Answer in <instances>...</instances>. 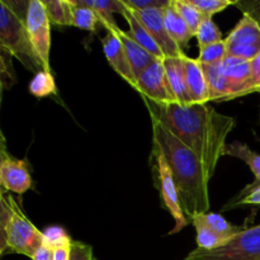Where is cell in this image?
<instances>
[{
    "mask_svg": "<svg viewBox=\"0 0 260 260\" xmlns=\"http://www.w3.org/2000/svg\"><path fill=\"white\" fill-rule=\"evenodd\" d=\"M236 7L243 12V14H248L254 19L260 18V0H249V2H236Z\"/></svg>",
    "mask_w": 260,
    "mask_h": 260,
    "instance_id": "e575fe53",
    "label": "cell"
},
{
    "mask_svg": "<svg viewBox=\"0 0 260 260\" xmlns=\"http://www.w3.org/2000/svg\"><path fill=\"white\" fill-rule=\"evenodd\" d=\"M131 12L149 30L155 42L161 48L165 57H183V56H185L184 51L170 37L169 32L165 27L164 9H149L141 10V12L131 10Z\"/></svg>",
    "mask_w": 260,
    "mask_h": 260,
    "instance_id": "8fae6325",
    "label": "cell"
},
{
    "mask_svg": "<svg viewBox=\"0 0 260 260\" xmlns=\"http://www.w3.org/2000/svg\"><path fill=\"white\" fill-rule=\"evenodd\" d=\"M164 22L170 37H172L173 40L177 42V45L184 51L185 48L188 47L189 41L192 40V37L194 35H193L192 30L189 29L187 23H185L184 20H183V18L180 17L179 13H178L177 10H175V8L173 7V0L172 4H170L167 9H164Z\"/></svg>",
    "mask_w": 260,
    "mask_h": 260,
    "instance_id": "ffe728a7",
    "label": "cell"
},
{
    "mask_svg": "<svg viewBox=\"0 0 260 260\" xmlns=\"http://www.w3.org/2000/svg\"><path fill=\"white\" fill-rule=\"evenodd\" d=\"M137 91L144 98L157 104H172L175 103L174 95L170 90L168 83L167 71H165L162 60H156L145 73L137 79L135 86Z\"/></svg>",
    "mask_w": 260,
    "mask_h": 260,
    "instance_id": "30bf717a",
    "label": "cell"
},
{
    "mask_svg": "<svg viewBox=\"0 0 260 260\" xmlns=\"http://www.w3.org/2000/svg\"><path fill=\"white\" fill-rule=\"evenodd\" d=\"M43 236H45V245H47L50 249L73 241L68 233L61 228H48L47 230L43 231Z\"/></svg>",
    "mask_w": 260,
    "mask_h": 260,
    "instance_id": "d6a6232c",
    "label": "cell"
},
{
    "mask_svg": "<svg viewBox=\"0 0 260 260\" xmlns=\"http://www.w3.org/2000/svg\"><path fill=\"white\" fill-rule=\"evenodd\" d=\"M152 121V149L164 156L172 170L184 215L188 221L210 210L207 178L198 157L156 119Z\"/></svg>",
    "mask_w": 260,
    "mask_h": 260,
    "instance_id": "7a4b0ae2",
    "label": "cell"
},
{
    "mask_svg": "<svg viewBox=\"0 0 260 260\" xmlns=\"http://www.w3.org/2000/svg\"><path fill=\"white\" fill-rule=\"evenodd\" d=\"M183 57H165L162 60V63H164L165 71H167L168 83H169L173 95H174L175 103L179 106L188 107L192 106L193 101L190 98L189 90H188Z\"/></svg>",
    "mask_w": 260,
    "mask_h": 260,
    "instance_id": "5bb4252c",
    "label": "cell"
},
{
    "mask_svg": "<svg viewBox=\"0 0 260 260\" xmlns=\"http://www.w3.org/2000/svg\"><path fill=\"white\" fill-rule=\"evenodd\" d=\"M123 18L126 19L127 24H128L129 27V30L127 33H128L140 46H142L145 50L149 51L151 55H154L157 60H164L165 56L164 53H162L161 48H160L159 45L155 42V40L151 37L149 30L145 28V25L137 19L136 15H135L128 8H126V10H124Z\"/></svg>",
    "mask_w": 260,
    "mask_h": 260,
    "instance_id": "d6986e66",
    "label": "cell"
},
{
    "mask_svg": "<svg viewBox=\"0 0 260 260\" xmlns=\"http://www.w3.org/2000/svg\"><path fill=\"white\" fill-rule=\"evenodd\" d=\"M0 47L3 52L18 58L28 70H43L30 43L25 20L15 14L5 0L0 2Z\"/></svg>",
    "mask_w": 260,
    "mask_h": 260,
    "instance_id": "277c9868",
    "label": "cell"
},
{
    "mask_svg": "<svg viewBox=\"0 0 260 260\" xmlns=\"http://www.w3.org/2000/svg\"><path fill=\"white\" fill-rule=\"evenodd\" d=\"M190 221H192L193 226H194L196 231H197L198 249H202V250H215V249L222 248L229 241L233 240V239L225 238V236L213 231L206 223H203L200 218L193 217Z\"/></svg>",
    "mask_w": 260,
    "mask_h": 260,
    "instance_id": "7402d4cb",
    "label": "cell"
},
{
    "mask_svg": "<svg viewBox=\"0 0 260 260\" xmlns=\"http://www.w3.org/2000/svg\"><path fill=\"white\" fill-rule=\"evenodd\" d=\"M238 206H260V185L249 190H241L240 194H238L231 202H229L228 206L222 208V211L231 210Z\"/></svg>",
    "mask_w": 260,
    "mask_h": 260,
    "instance_id": "4dcf8cb0",
    "label": "cell"
},
{
    "mask_svg": "<svg viewBox=\"0 0 260 260\" xmlns=\"http://www.w3.org/2000/svg\"><path fill=\"white\" fill-rule=\"evenodd\" d=\"M69 2L71 4V19L74 27L94 32L96 29V24L101 23L96 13L90 8L79 5L75 0H69Z\"/></svg>",
    "mask_w": 260,
    "mask_h": 260,
    "instance_id": "d4e9b609",
    "label": "cell"
},
{
    "mask_svg": "<svg viewBox=\"0 0 260 260\" xmlns=\"http://www.w3.org/2000/svg\"><path fill=\"white\" fill-rule=\"evenodd\" d=\"M184 260H260V223L245 228L222 248L196 249Z\"/></svg>",
    "mask_w": 260,
    "mask_h": 260,
    "instance_id": "5b68a950",
    "label": "cell"
},
{
    "mask_svg": "<svg viewBox=\"0 0 260 260\" xmlns=\"http://www.w3.org/2000/svg\"><path fill=\"white\" fill-rule=\"evenodd\" d=\"M225 155L238 157V159L246 162L248 167L250 168L251 173L254 174V177H255V182L244 188L243 190H249L251 188L260 185V154L253 151L246 144H243L240 141H234L228 144L225 149Z\"/></svg>",
    "mask_w": 260,
    "mask_h": 260,
    "instance_id": "44dd1931",
    "label": "cell"
},
{
    "mask_svg": "<svg viewBox=\"0 0 260 260\" xmlns=\"http://www.w3.org/2000/svg\"><path fill=\"white\" fill-rule=\"evenodd\" d=\"M256 20H258V23H259V25H260V18H256Z\"/></svg>",
    "mask_w": 260,
    "mask_h": 260,
    "instance_id": "f35d334b",
    "label": "cell"
},
{
    "mask_svg": "<svg viewBox=\"0 0 260 260\" xmlns=\"http://www.w3.org/2000/svg\"><path fill=\"white\" fill-rule=\"evenodd\" d=\"M250 73L251 85H253L255 93L260 94V53L250 61Z\"/></svg>",
    "mask_w": 260,
    "mask_h": 260,
    "instance_id": "d590c367",
    "label": "cell"
},
{
    "mask_svg": "<svg viewBox=\"0 0 260 260\" xmlns=\"http://www.w3.org/2000/svg\"><path fill=\"white\" fill-rule=\"evenodd\" d=\"M207 78L208 88H210L211 102H229L233 101V89L230 83L223 74L221 62L212 65H202Z\"/></svg>",
    "mask_w": 260,
    "mask_h": 260,
    "instance_id": "ac0fdd59",
    "label": "cell"
},
{
    "mask_svg": "<svg viewBox=\"0 0 260 260\" xmlns=\"http://www.w3.org/2000/svg\"><path fill=\"white\" fill-rule=\"evenodd\" d=\"M32 260H53V251L43 244L32 256Z\"/></svg>",
    "mask_w": 260,
    "mask_h": 260,
    "instance_id": "74e56055",
    "label": "cell"
},
{
    "mask_svg": "<svg viewBox=\"0 0 260 260\" xmlns=\"http://www.w3.org/2000/svg\"><path fill=\"white\" fill-rule=\"evenodd\" d=\"M28 89H29V93L37 98H43V96L51 95V94H56V83L52 73H48L46 70L36 73V75L33 76L29 85H28Z\"/></svg>",
    "mask_w": 260,
    "mask_h": 260,
    "instance_id": "484cf974",
    "label": "cell"
},
{
    "mask_svg": "<svg viewBox=\"0 0 260 260\" xmlns=\"http://www.w3.org/2000/svg\"><path fill=\"white\" fill-rule=\"evenodd\" d=\"M151 119H156L182 141L202 164L212 179L218 161L225 156L228 136L236 126L234 117L225 116L208 104L179 106L157 104L144 98Z\"/></svg>",
    "mask_w": 260,
    "mask_h": 260,
    "instance_id": "6da1fadb",
    "label": "cell"
},
{
    "mask_svg": "<svg viewBox=\"0 0 260 260\" xmlns=\"http://www.w3.org/2000/svg\"><path fill=\"white\" fill-rule=\"evenodd\" d=\"M71 244H73V241L51 249V250L53 251V260H69V256H70Z\"/></svg>",
    "mask_w": 260,
    "mask_h": 260,
    "instance_id": "8d00e7d4",
    "label": "cell"
},
{
    "mask_svg": "<svg viewBox=\"0 0 260 260\" xmlns=\"http://www.w3.org/2000/svg\"><path fill=\"white\" fill-rule=\"evenodd\" d=\"M79 5H84L96 13L99 18V22L107 28V30L117 33L118 35L122 29L117 25L116 19H114V13H119L123 15L126 7L122 3V0H75Z\"/></svg>",
    "mask_w": 260,
    "mask_h": 260,
    "instance_id": "2e32d148",
    "label": "cell"
},
{
    "mask_svg": "<svg viewBox=\"0 0 260 260\" xmlns=\"http://www.w3.org/2000/svg\"><path fill=\"white\" fill-rule=\"evenodd\" d=\"M69 260H95L93 255V248L88 244L73 240Z\"/></svg>",
    "mask_w": 260,
    "mask_h": 260,
    "instance_id": "836d02e7",
    "label": "cell"
},
{
    "mask_svg": "<svg viewBox=\"0 0 260 260\" xmlns=\"http://www.w3.org/2000/svg\"><path fill=\"white\" fill-rule=\"evenodd\" d=\"M122 3L129 10L141 12L149 9H167L172 4V0H122Z\"/></svg>",
    "mask_w": 260,
    "mask_h": 260,
    "instance_id": "1f68e13d",
    "label": "cell"
},
{
    "mask_svg": "<svg viewBox=\"0 0 260 260\" xmlns=\"http://www.w3.org/2000/svg\"><path fill=\"white\" fill-rule=\"evenodd\" d=\"M229 56L251 61L260 53V25L258 20L243 14L238 24L225 38Z\"/></svg>",
    "mask_w": 260,
    "mask_h": 260,
    "instance_id": "ba28073f",
    "label": "cell"
},
{
    "mask_svg": "<svg viewBox=\"0 0 260 260\" xmlns=\"http://www.w3.org/2000/svg\"><path fill=\"white\" fill-rule=\"evenodd\" d=\"M196 37H197L200 48L223 41L220 28L217 27V24L213 22V18L211 17L203 18L202 23H201L200 28L196 33Z\"/></svg>",
    "mask_w": 260,
    "mask_h": 260,
    "instance_id": "83f0119b",
    "label": "cell"
},
{
    "mask_svg": "<svg viewBox=\"0 0 260 260\" xmlns=\"http://www.w3.org/2000/svg\"><path fill=\"white\" fill-rule=\"evenodd\" d=\"M0 184L5 192L22 196L32 188V175L29 164L25 159H15L8 152L4 136H2L0 150Z\"/></svg>",
    "mask_w": 260,
    "mask_h": 260,
    "instance_id": "9c48e42d",
    "label": "cell"
},
{
    "mask_svg": "<svg viewBox=\"0 0 260 260\" xmlns=\"http://www.w3.org/2000/svg\"><path fill=\"white\" fill-rule=\"evenodd\" d=\"M221 65H222L223 74L233 89L234 99L255 93L251 85L250 61L228 55L223 58Z\"/></svg>",
    "mask_w": 260,
    "mask_h": 260,
    "instance_id": "7c38bea8",
    "label": "cell"
},
{
    "mask_svg": "<svg viewBox=\"0 0 260 260\" xmlns=\"http://www.w3.org/2000/svg\"><path fill=\"white\" fill-rule=\"evenodd\" d=\"M51 22L42 0H30L25 27L36 55L42 63L43 70L52 73L50 62Z\"/></svg>",
    "mask_w": 260,
    "mask_h": 260,
    "instance_id": "8992f818",
    "label": "cell"
},
{
    "mask_svg": "<svg viewBox=\"0 0 260 260\" xmlns=\"http://www.w3.org/2000/svg\"><path fill=\"white\" fill-rule=\"evenodd\" d=\"M226 56H228V51H226L225 40H223L221 42L200 48L198 60L202 65H212V63L222 62Z\"/></svg>",
    "mask_w": 260,
    "mask_h": 260,
    "instance_id": "f1b7e54d",
    "label": "cell"
},
{
    "mask_svg": "<svg viewBox=\"0 0 260 260\" xmlns=\"http://www.w3.org/2000/svg\"><path fill=\"white\" fill-rule=\"evenodd\" d=\"M173 7L179 13L180 17L183 18V20L187 23V25L192 30L193 35L196 36L203 18H205L202 13L192 4L190 0H173Z\"/></svg>",
    "mask_w": 260,
    "mask_h": 260,
    "instance_id": "4316f807",
    "label": "cell"
},
{
    "mask_svg": "<svg viewBox=\"0 0 260 260\" xmlns=\"http://www.w3.org/2000/svg\"><path fill=\"white\" fill-rule=\"evenodd\" d=\"M102 45H103L104 55H106L109 65L121 78H123L129 85L135 88L137 84V79L135 76L124 46L119 40L118 35L111 32V30H107V35L102 40Z\"/></svg>",
    "mask_w": 260,
    "mask_h": 260,
    "instance_id": "4fadbf2b",
    "label": "cell"
},
{
    "mask_svg": "<svg viewBox=\"0 0 260 260\" xmlns=\"http://www.w3.org/2000/svg\"><path fill=\"white\" fill-rule=\"evenodd\" d=\"M193 217L200 218V220L202 221L203 223H206L208 228H211L213 231H216L217 234H220V235L229 239H234L238 234H240L241 231L245 229L243 228V226L233 225V223L229 222L226 218H223L222 216L218 215V213H198V215L193 216Z\"/></svg>",
    "mask_w": 260,
    "mask_h": 260,
    "instance_id": "603a6c76",
    "label": "cell"
},
{
    "mask_svg": "<svg viewBox=\"0 0 260 260\" xmlns=\"http://www.w3.org/2000/svg\"><path fill=\"white\" fill-rule=\"evenodd\" d=\"M192 4L202 13L203 17H211L221 13L230 5H236L233 0H190Z\"/></svg>",
    "mask_w": 260,
    "mask_h": 260,
    "instance_id": "f546056e",
    "label": "cell"
},
{
    "mask_svg": "<svg viewBox=\"0 0 260 260\" xmlns=\"http://www.w3.org/2000/svg\"><path fill=\"white\" fill-rule=\"evenodd\" d=\"M183 62L185 68L188 90L193 104H207V102H211V95L202 63L198 58H190L187 55L183 57Z\"/></svg>",
    "mask_w": 260,
    "mask_h": 260,
    "instance_id": "9a60e30c",
    "label": "cell"
},
{
    "mask_svg": "<svg viewBox=\"0 0 260 260\" xmlns=\"http://www.w3.org/2000/svg\"><path fill=\"white\" fill-rule=\"evenodd\" d=\"M152 155L155 157V167H156V177H157V187L160 190V197L164 207L169 211L174 220V229L170 231V235L178 234L188 225V218L184 215L182 205H180L179 194H178L177 185L173 179L172 170L168 165L167 160L164 159L161 154L157 150L152 149Z\"/></svg>",
    "mask_w": 260,
    "mask_h": 260,
    "instance_id": "52a82bcc",
    "label": "cell"
},
{
    "mask_svg": "<svg viewBox=\"0 0 260 260\" xmlns=\"http://www.w3.org/2000/svg\"><path fill=\"white\" fill-rule=\"evenodd\" d=\"M45 244V236L25 216L17 201L5 190L0 200V254L7 251L32 259Z\"/></svg>",
    "mask_w": 260,
    "mask_h": 260,
    "instance_id": "3957f363",
    "label": "cell"
},
{
    "mask_svg": "<svg viewBox=\"0 0 260 260\" xmlns=\"http://www.w3.org/2000/svg\"><path fill=\"white\" fill-rule=\"evenodd\" d=\"M119 40L122 41L124 46V50H126L127 57H128L129 63H131V68L134 70L135 76L136 79H139L142 74L145 73L146 69H149L155 61L157 60L154 55L149 52V51L145 50L142 46H140L131 36L128 35L124 30H121L118 33Z\"/></svg>",
    "mask_w": 260,
    "mask_h": 260,
    "instance_id": "e0dca14e",
    "label": "cell"
},
{
    "mask_svg": "<svg viewBox=\"0 0 260 260\" xmlns=\"http://www.w3.org/2000/svg\"><path fill=\"white\" fill-rule=\"evenodd\" d=\"M50 22L56 25H73L69 0H42Z\"/></svg>",
    "mask_w": 260,
    "mask_h": 260,
    "instance_id": "cb8c5ba5",
    "label": "cell"
}]
</instances>
